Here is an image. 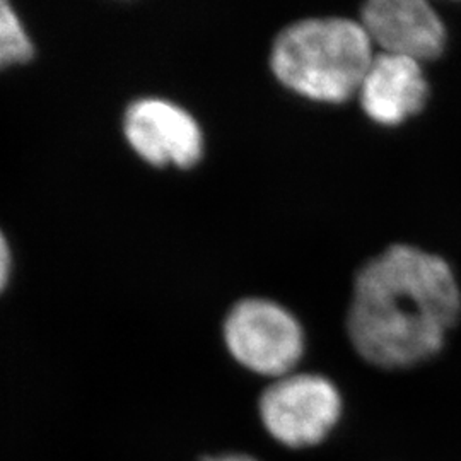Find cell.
I'll return each instance as SVG.
<instances>
[{"label":"cell","instance_id":"8992f818","mask_svg":"<svg viewBox=\"0 0 461 461\" xmlns=\"http://www.w3.org/2000/svg\"><path fill=\"white\" fill-rule=\"evenodd\" d=\"M361 24L381 53L424 64L445 49V24L424 0H373L364 5Z\"/></svg>","mask_w":461,"mask_h":461},{"label":"cell","instance_id":"3957f363","mask_svg":"<svg viewBox=\"0 0 461 461\" xmlns=\"http://www.w3.org/2000/svg\"><path fill=\"white\" fill-rule=\"evenodd\" d=\"M258 413L272 439L291 449H306L329 439L342 419L344 400L329 378L294 371L265 390Z\"/></svg>","mask_w":461,"mask_h":461},{"label":"cell","instance_id":"30bf717a","mask_svg":"<svg viewBox=\"0 0 461 461\" xmlns=\"http://www.w3.org/2000/svg\"><path fill=\"white\" fill-rule=\"evenodd\" d=\"M202 461H258L249 455H243V453H228V455H219V456H209Z\"/></svg>","mask_w":461,"mask_h":461},{"label":"cell","instance_id":"9c48e42d","mask_svg":"<svg viewBox=\"0 0 461 461\" xmlns=\"http://www.w3.org/2000/svg\"><path fill=\"white\" fill-rule=\"evenodd\" d=\"M9 270H11V251H9L4 234L0 232V291L4 289V285L7 282Z\"/></svg>","mask_w":461,"mask_h":461},{"label":"cell","instance_id":"ba28073f","mask_svg":"<svg viewBox=\"0 0 461 461\" xmlns=\"http://www.w3.org/2000/svg\"><path fill=\"white\" fill-rule=\"evenodd\" d=\"M33 57V43L14 9L0 0V67L26 62Z\"/></svg>","mask_w":461,"mask_h":461},{"label":"cell","instance_id":"6da1fadb","mask_svg":"<svg viewBox=\"0 0 461 461\" xmlns=\"http://www.w3.org/2000/svg\"><path fill=\"white\" fill-rule=\"evenodd\" d=\"M460 313L451 267L419 248L396 245L357 274L347 330L367 363L400 369L434 357Z\"/></svg>","mask_w":461,"mask_h":461},{"label":"cell","instance_id":"7a4b0ae2","mask_svg":"<svg viewBox=\"0 0 461 461\" xmlns=\"http://www.w3.org/2000/svg\"><path fill=\"white\" fill-rule=\"evenodd\" d=\"M375 59L361 23L346 17L306 19L277 36L270 64L280 83L304 98L344 103L359 93Z\"/></svg>","mask_w":461,"mask_h":461},{"label":"cell","instance_id":"52a82bcc","mask_svg":"<svg viewBox=\"0 0 461 461\" xmlns=\"http://www.w3.org/2000/svg\"><path fill=\"white\" fill-rule=\"evenodd\" d=\"M366 115L381 125H398L419 113L428 99L422 64L388 53L375 55L359 87Z\"/></svg>","mask_w":461,"mask_h":461},{"label":"cell","instance_id":"277c9868","mask_svg":"<svg viewBox=\"0 0 461 461\" xmlns=\"http://www.w3.org/2000/svg\"><path fill=\"white\" fill-rule=\"evenodd\" d=\"M224 339L238 363L268 378L294 373L304 354V333L299 321L267 299L238 303L224 323Z\"/></svg>","mask_w":461,"mask_h":461},{"label":"cell","instance_id":"5b68a950","mask_svg":"<svg viewBox=\"0 0 461 461\" xmlns=\"http://www.w3.org/2000/svg\"><path fill=\"white\" fill-rule=\"evenodd\" d=\"M125 135L135 152L156 166L195 165L203 150L197 120L165 99L144 98L125 113Z\"/></svg>","mask_w":461,"mask_h":461}]
</instances>
